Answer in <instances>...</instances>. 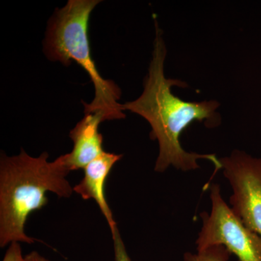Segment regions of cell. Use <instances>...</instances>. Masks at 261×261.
<instances>
[{
  "label": "cell",
  "instance_id": "277c9868",
  "mask_svg": "<svg viewBox=\"0 0 261 261\" xmlns=\"http://www.w3.org/2000/svg\"><path fill=\"white\" fill-rule=\"evenodd\" d=\"M210 214H200L202 220L197 244V251L214 245H223L239 261H261V237L249 229L223 200L220 186L211 188Z\"/></svg>",
  "mask_w": 261,
  "mask_h": 261
},
{
  "label": "cell",
  "instance_id": "ba28073f",
  "mask_svg": "<svg viewBox=\"0 0 261 261\" xmlns=\"http://www.w3.org/2000/svg\"><path fill=\"white\" fill-rule=\"evenodd\" d=\"M229 251L223 245H214L198 250L197 253L187 252L184 255L185 261H228Z\"/></svg>",
  "mask_w": 261,
  "mask_h": 261
},
{
  "label": "cell",
  "instance_id": "3957f363",
  "mask_svg": "<svg viewBox=\"0 0 261 261\" xmlns=\"http://www.w3.org/2000/svg\"><path fill=\"white\" fill-rule=\"evenodd\" d=\"M100 1L69 0L63 8H57L48 24L44 51L51 61L68 66L71 61L80 65L94 87L92 102H84V113H99L105 121L126 118L118 102L121 92L112 80L103 79L98 71L92 54L88 37L91 13Z\"/></svg>",
  "mask_w": 261,
  "mask_h": 261
},
{
  "label": "cell",
  "instance_id": "8992f818",
  "mask_svg": "<svg viewBox=\"0 0 261 261\" xmlns=\"http://www.w3.org/2000/svg\"><path fill=\"white\" fill-rule=\"evenodd\" d=\"M102 121L105 118L101 113H89L70 130L73 149L69 153L63 154L65 166L70 171L84 169L105 152L103 137L99 132Z\"/></svg>",
  "mask_w": 261,
  "mask_h": 261
},
{
  "label": "cell",
  "instance_id": "9c48e42d",
  "mask_svg": "<svg viewBox=\"0 0 261 261\" xmlns=\"http://www.w3.org/2000/svg\"><path fill=\"white\" fill-rule=\"evenodd\" d=\"M113 250H114V261H132L127 252L126 246L120 233L119 229L117 227L113 232Z\"/></svg>",
  "mask_w": 261,
  "mask_h": 261
},
{
  "label": "cell",
  "instance_id": "5b68a950",
  "mask_svg": "<svg viewBox=\"0 0 261 261\" xmlns=\"http://www.w3.org/2000/svg\"><path fill=\"white\" fill-rule=\"evenodd\" d=\"M232 187L231 209L245 226L261 237V159L234 150L219 159Z\"/></svg>",
  "mask_w": 261,
  "mask_h": 261
},
{
  "label": "cell",
  "instance_id": "6da1fadb",
  "mask_svg": "<svg viewBox=\"0 0 261 261\" xmlns=\"http://www.w3.org/2000/svg\"><path fill=\"white\" fill-rule=\"evenodd\" d=\"M155 20V38L148 73L144 82V90L140 97L132 102L122 105L123 111L140 115L152 128L150 137L158 140L159 154L154 166L156 172L163 173L169 166L187 171L200 167L197 161L207 160L214 163L216 170L221 169L220 160L212 154L188 152L182 148L179 137L185 128L193 121H205V126H219L221 118L216 110L219 102H187L171 92L173 86L187 87L181 81L167 79L164 64L167 49L163 33Z\"/></svg>",
  "mask_w": 261,
  "mask_h": 261
},
{
  "label": "cell",
  "instance_id": "30bf717a",
  "mask_svg": "<svg viewBox=\"0 0 261 261\" xmlns=\"http://www.w3.org/2000/svg\"><path fill=\"white\" fill-rule=\"evenodd\" d=\"M3 261H25L20 243L15 242L10 244Z\"/></svg>",
  "mask_w": 261,
  "mask_h": 261
},
{
  "label": "cell",
  "instance_id": "52a82bcc",
  "mask_svg": "<svg viewBox=\"0 0 261 261\" xmlns=\"http://www.w3.org/2000/svg\"><path fill=\"white\" fill-rule=\"evenodd\" d=\"M123 157L122 154L111 153L105 151L84 168V177L73 187V192L84 200L92 199L97 204L99 210L107 221L111 232L118 226L105 194V186L108 175L115 164Z\"/></svg>",
  "mask_w": 261,
  "mask_h": 261
},
{
  "label": "cell",
  "instance_id": "8fae6325",
  "mask_svg": "<svg viewBox=\"0 0 261 261\" xmlns=\"http://www.w3.org/2000/svg\"><path fill=\"white\" fill-rule=\"evenodd\" d=\"M25 261H51L47 258L42 256V255L37 251L29 252L25 256Z\"/></svg>",
  "mask_w": 261,
  "mask_h": 261
},
{
  "label": "cell",
  "instance_id": "7a4b0ae2",
  "mask_svg": "<svg viewBox=\"0 0 261 261\" xmlns=\"http://www.w3.org/2000/svg\"><path fill=\"white\" fill-rule=\"evenodd\" d=\"M44 152L39 157L23 149L16 155L1 154L0 159V247L12 243L33 244L25 231L29 216L47 205V192L68 198L73 187L67 179L70 172L63 155L48 161Z\"/></svg>",
  "mask_w": 261,
  "mask_h": 261
}]
</instances>
